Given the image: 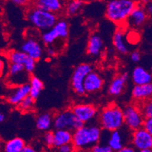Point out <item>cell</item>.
Wrapping results in <instances>:
<instances>
[{
    "instance_id": "obj_1",
    "label": "cell",
    "mask_w": 152,
    "mask_h": 152,
    "mask_svg": "<svg viewBox=\"0 0 152 152\" xmlns=\"http://www.w3.org/2000/svg\"><path fill=\"white\" fill-rule=\"evenodd\" d=\"M102 129L98 125L85 126L73 132L72 144L75 151H90L95 145L99 143L102 135Z\"/></svg>"
},
{
    "instance_id": "obj_28",
    "label": "cell",
    "mask_w": 152,
    "mask_h": 152,
    "mask_svg": "<svg viewBox=\"0 0 152 152\" xmlns=\"http://www.w3.org/2000/svg\"><path fill=\"white\" fill-rule=\"evenodd\" d=\"M84 2L83 0H71L66 7L65 12L69 16H73L78 13L82 9Z\"/></svg>"
},
{
    "instance_id": "obj_17",
    "label": "cell",
    "mask_w": 152,
    "mask_h": 152,
    "mask_svg": "<svg viewBox=\"0 0 152 152\" xmlns=\"http://www.w3.org/2000/svg\"><path fill=\"white\" fill-rule=\"evenodd\" d=\"M63 0H34V7L58 14L63 9Z\"/></svg>"
},
{
    "instance_id": "obj_23",
    "label": "cell",
    "mask_w": 152,
    "mask_h": 152,
    "mask_svg": "<svg viewBox=\"0 0 152 152\" xmlns=\"http://www.w3.org/2000/svg\"><path fill=\"white\" fill-rule=\"evenodd\" d=\"M54 144L53 148H58L64 144L72 142L73 132L67 129H55L53 132Z\"/></svg>"
},
{
    "instance_id": "obj_37",
    "label": "cell",
    "mask_w": 152,
    "mask_h": 152,
    "mask_svg": "<svg viewBox=\"0 0 152 152\" xmlns=\"http://www.w3.org/2000/svg\"><path fill=\"white\" fill-rule=\"evenodd\" d=\"M10 1L12 3L18 5V6H23V5H27L29 2V0H10Z\"/></svg>"
},
{
    "instance_id": "obj_41",
    "label": "cell",
    "mask_w": 152,
    "mask_h": 152,
    "mask_svg": "<svg viewBox=\"0 0 152 152\" xmlns=\"http://www.w3.org/2000/svg\"><path fill=\"white\" fill-rule=\"evenodd\" d=\"M35 149H34V147H32L30 145H24V147L22 149L21 152H34L35 151Z\"/></svg>"
},
{
    "instance_id": "obj_32",
    "label": "cell",
    "mask_w": 152,
    "mask_h": 152,
    "mask_svg": "<svg viewBox=\"0 0 152 152\" xmlns=\"http://www.w3.org/2000/svg\"><path fill=\"white\" fill-rule=\"evenodd\" d=\"M92 152H111L112 150L109 147L107 144H104V142H99L93 146L91 149Z\"/></svg>"
},
{
    "instance_id": "obj_20",
    "label": "cell",
    "mask_w": 152,
    "mask_h": 152,
    "mask_svg": "<svg viewBox=\"0 0 152 152\" xmlns=\"http://www.w3.org/2000/svg\"><path fill=\"white\" fill-rule=\"evenodd\" d=\"M132 98L135 100L143 102L150 99L152 95L151 83L144 85H135L132 92Z\"/></svg>"
},
{
    "instance_id": "obj_10",
    "label": "cell",
    "mask_w": 152,
    "mask_h": 152,
    "mask_svg": "<svg viewBox=\"0 0 152 152\" xmlns=\"http://www.w3.org/2000/svg\"><path fill=\"white\" fill-rule=\"evenodd\" d=\"M131 141L132 147L139 151L144 149L152 148V134L146 131L142 127L133 130Z\"/></svg>"
},
{
    "instance_id": "obj_43",
    "label": "cell",
    "mask_w": 152,
    "mask_h": 152,
    "mask_svg": "<svg viewBox=\"0 0 152 152\" xmlns=\"http://www.w3.org/2000/svg\"><path fill=\"white\" fill-rule=\"evenodd\" d=\"M151 0H139V3H142L143 5L148 3V2H150Z\"/></svg>"
},
{
    "instance_id": "obj_6",
    "label": "cell",
    "mask_w": 152,
    "mask_h": 152,
    "mask_svg": "<svg viewBox=\"0 0 152 152\" xmlns=\"http://www.w3.org/2000/svg\"><path fill=\"white\" fill-rule=\"evenodd\" d=\"M85 124L77 118L71 109L63 110L53 119V126L55 129H63L74 132L76 129L82 127Z\"/></svg>"
},
{
    "instance_id": "obj_11",
    "label": "cell",
    "mask_w": 152,
    "mask_h": 152,
    "mask_svg": "<svg viewBox=\"0 0 152 152\" xmlns=\"http://www.w3.org/2000/svg\"><path fill=\"white\" fill-rule=\"evenodd\" d=\"M72 112L77 119L83 124L89 123L96 117L98 109L95 106L90 104H79L71 108Z\"/></svg>"
},
{
    "instance_id": "obj_19",
    "label": "cell",
    "mask_w": 152,
    "mask_h": 152,
    "mask_svg": "<svg viewBox=\"0 0 152 152\" xmlns=\"http://www.w3.org/2000/svg\"><path fill=\"white\" fill-rule=\"evenodd\" d=\"M113 44L116 50L120 54L126 55L129 52L125 33L122 29H117L113 37Z\"/></svg>"
},
{
    "instance_id": "obj_35",
    "label": "cell",
    "mask_w": 152,
    "mask_h": 152,
    "mask_svg": "<svg viewBox=\"0 0 152 152\" xmlns=\"http://www.w3.org/2000/svg\"><path fill=\"white\" fill-rule=\"evenodd\" d=\"M57 149L58 151L60 152H72L75 151V148H74L72 142H70V143L64 144V145H63L58 148Z\"/></svg>"
},
{
    "instance_id": "obj_27",
    "label": "cell",
    "mask_w": 152,
    "mask_h": 152,
    "mask_svg": "<svg viewBox=\"0 0 152 152\" xmlns=\"http://www.w3.org/2000/svg\"><path fill=\"white\" fill-rule=\"evenodd\" d=\"M25 142L21 138L15 137L5 142L4 151L5 152H21Z\"/></svg>"
},
{
    "instance_id": "obj_12",
    "label": "cell",
    "mask_w": 152,
    "mask_h": 152,
    "mask_svg": "<svg viewBox=\"0 0 152 152\" xmlns=\"http://www.w3.org/2000/svg\"><path fill=\"white\" fill-rule=\"evenodd\" d=\"M148 18V15L146 12L143 4L138 3L126 19V23L129 27L138 29L145 24V23L147 21Z\"/></svg>"
},
{
    "instance_id": "obj_42",
    "label": "cell",
    "mask_w": 152,
    "mask_h": 152,
    "mask_svg": "<svg viewBox=\"0 0 152 152\" xmlns=\"http://www.w3.org/2000/svg\"><path fill=\"white\" fill-rule=\"evenodd\" d=\"M5 118H6V115H5V112L0 110V124H2L5 121Z\"/></svg>"
},
{
    "instance_id": "obj_39",
    "label": "cell",
    "mask_w": 152,
    "mask_h": 152,
    "mask_svg": "<svg viewBox=\"0 0 152 152\" xmlns=\"http://www.w3.org/2000/svg\"><path fill=\"white\" fill-rule=\"evenodd\" d=\"M135 148H134L132 146L129 145H124V147L121 148V150L120 151L121 152H134L135 151Z\"/></svg>"
},
{
    "instance_id": "obj_31",
    "label": "cell",
    "mask_w": 152,
    "mask_h": 152,
    "mask_svg": "<svg viewBox=\"0 0 152 152\" xmlns=\"http://www.w3.org/2000/svg\"><path fill=\"white\" fill-rule=\"evenodd\" d=\"M9 66V61L6 56L0 55V80L6 76Z\"/></svg>"
},
{
    "instance_id": "obj_29",
    "label": "cell",
    "mask_w": 152,
    "mask_h": 152,
    "mask_svg": "<svg viewBox=\"0 0 152 152\" xmlns=\"http://www.w3.org/2000/svg\"><path fill=\"white\" fill-rule=\"evenodd\" d=\"M34 102H35V99H34L33 98L30 96V95H27V97H25L20 103L18 104V108L20 109L22 111H29V110H31L33 108L34 105Z\"/></svg>"
},
{
    "instance_id": "obj_38",
    "label": "cell",
    "mask_w": 152,
    "mask_h": 152,
    "mask_svg": "<svg viewBox=\"0 0 152 152\" xmlns=\"http://www.w3.org/2000/svg\"><path fill=\"white\" fill-rule=\"evenodd\" d=\"M144 7H145V9L146 12L148 15H151L152 14V4L151 2H148V3L145 4L144 5Z\"/></svg>"
},
{
    "instance_id": "obj_8",
    "label": "cell",
    "mask_w": 152,
    "mask_h": 152,
    "mask_svg": "<svg viewBox=\"0 0 152 152\" xmlns=\"http://www.w3.org/2000/svg\"><path fill=\"white\" fill-rule=\"evenodd\" d=\"M93 70L92 66L89 64L83 63L77 66L71 77V86L74 92L79 95H83L85 90L83 82L85 77L89 72Z\"/></svg>"
},
{
    "instance_id": "obj_36",
    "label": "cell",
    "mask_w": 152,
    "mask_h": 152,
    "mask_svg": "<svg viewBox=\"0 0 152 152\" xmlns=\"http://www.w3.org/2000/svg\"><path fill=\"white\" fill-rule=\"evenodd\" d=\"M130 59L132 60V61L133 62H139L141 59V55L139 52L137 51H135V52H132L130 55Z\"/></svg>"
},
{
    "instance_id": "obj_26",
    "label": "cell",
    "mask_w": 152,
    "mask_h": 152,
    "mask_svg": "<svg viewBox=\"0 0 152 152\" xmlns=\"http://www.w3.org/2000/svg\"><path fill=\"white\" fill-rule=\"evenodd\" d=\"M30 95L34 99H38L41 92L43 89V83L40 79L35 76H30Z\"/></svg>"
},
{
    "instance_id": "obj_44",
    "label": "cell",
    "mask_w": 152,
    "mask_h": 152,
    "mask_svg": "<svg viewBox=\"0 0 152 152\" xmlns=\"http://www.w3.org/2000/svg\"><path fill=\"white\" fill-rule=\"evenodd\" d=\"M151 149H144V150L141 151V152H151Z\"/></svg>"
},
{
    "instance_id": "obj_3",
    "label": "cell",
    "mask_w": 152,
    "mask_h": 152,
    "mask_svg": "<svg viewBox=\"0 0 152 152\" xmlns=\"http://www.w3.org/2000/svg\"><path fill=\"white\" fill-rule=\"evenodd\" d=\"M137 4V0H111L106 7V18L116 24L126 23Z\"/></svg>"
},
{
    "instance_id": "obj_5",
    "label": "cell",
    "mask_w": 152,
    "mask_h": 152,
    "mask_svg": "<svg viewBox=\"0 0 152 152\" xmlns=\"http://www.w3.org/2000/svg\"><path fill=\"white\" fill-rule=\"evenodd\" d=\"M68 23L64 20H58L53 27L43 31L42 34V40L45 45H52L58 41L66 39L68 37Z\"/></svg>"
},
{
    "instance_id": "obj_34",
    "label": "cell",
    "mask_w": 152,
    "mask_h": 152,
    "mask_svg": "<svg viewBox=\"0 0 152 152\" xmlns=\"http://www.w3.org/2000/svg\"><path fill=\"white\" fill-rule=\"evenodd\" d=\"M142 127L151 134H152V117H147L143 121Z\"/></svg>"
},
{
    "instance_id": "obj_16",
    "label": "cell",
    "mask_w": 152,
    "mask_h": 152,
    "mask_svg": "<svg viewBox=\"0 0 152 152\" xmlns=\"http://www.w3.org/2000/svg\"><path fill=\"white\" fill-rule=\"evenodd\" d=\"M129 80V74L124 73L114 77L110 82L108 87V92L112 96L117 97L123 93L125 89L126 84Z\"/></svg>"
},
{
    "instance_id": "obj_25",
    "label": "cell",
    "mask_w": 152,
    "mask_h": 152,
    "mask_svg": "<svg viewBox=\"0 0 152 152\" xmlns=\"http://www.w3.org/2000/svg\"><path fill=\"white\" fill-rule=\"evenodd\" d=\"M7 58L9 60V63L20 64L22 65H25L29 61L31 58L29 57L28 55L21 50H12L8 52L7 54Z\"/></svg>"
},
{
    "instance_id": "obj_22",
    "label": "cell",
    "mask_w": 152,
    "mask_h": 152,
    "mask_svg": "<svg viewBox=\"0 0 152 152\" xmlns=\"http://www.w3.org/2000/svg\"><path fill=\"white\" fill-rule=\"evenodd\" d=\"M132 82L135 85L151 83L152 77L150 72L142 67H136L132 71Z\"/></svg>"
},
{
    "instance_id": "obj_40",
    "label": "cell",
    "mask_w": 152,
    "mask_h": 152,
    "mask_svg": "<svg viewBox=\"0 0 152 152\" xmlns=\"http://www.w3.org/2000/svg\"><path fill=\"white\" fill-rule=\"evenodd\" d=\"M56 50L54 49V47H52V45H49V47L47 48V54L49 55V56H54V55H56Z\"/></svg>"
},
{
    "instance_id": "obj_9",
    "label": "cell",
    "mask_w": 152,
    "mask_h": 152,
    "mask_svg": "<svg viewBox=\"0 0 152 152\" xmlns=\"http://www.w3.org/2000/svg\"><path fill=\"white\" fill-rule=\"evenodd\" d=\"M6 76L7 80L12 86L27 83L30 78V74L26 71L23 65L15 63L9 64Z\"/></svg>"
},
{
    "instance_id": "obj_24",
    "label": "cell",
    "mask_w": 152,
    "mask_h": 152,
    "mask_svg": "<svg viewBox=\"0 0 152 152\" xmlns=\"http://www.w3.org/2000/svg\"><path fill=\"white\" fill-rule=\"evenodd\" d=\"M54 116L50 113H43L41 114L36 119V126L37 128L40 131L46 132L51 129L53 126Z\"/></svg>"
},
{
    "instance_id": "obj_14",
    "label": "cell",
    "mask_w": 152,
    "mask_h": 152,
    "mask_svg": "<svg viewBox=\"0 0 152 152\" xmlns=\"http://www.w3.org/2000/svg\"><path fill=\"white\" fill-rule=\"evenodd\" d=\"M30 95V84L28 83L21 85L15 86L7 95V102L12 105H18V104L27 95Z\"/></svg>"
},
{
    "instance_id": "obj_21",
    "label": "cell",
    "mask_w": 152,
    "mask_h": 152,
    "mask_svg": "<svg viewBox=\"0 0 152 152\" xmlns=\"http://www.w3.org/2000/svg\"><path fill=\"white\" fill-rule=\"evenodd\" d=\"M122 132L121 129L109 132V137L107 139V144L112 150V151H120L125 145Z\"/></svg>"
},
{
    "instance_id": "obj_18",
    "label": "cell",
    "mask_w": 152,
    "mask_h": 152,
    "mask_svg": "<svg viewBox=\"0 0 152 152\" xmlns=\"http://www.w3.org/2000/svg\"><path fill=\"white\" fill-rule=\"evenodd\" d=\"M104 44L102 37L99 34H94L89 37L87 44V53L91 56H99L103 49Z\"/></svg>"
},
{
    "instance_id": "obj_7",
    "label": "cell",
    "mask_w": 152,
    "mask_h": 152,
    "mask_svg": "<svg viewBox=\"0 0 152 152\" xmlns=\"http://www.w3.org/2000/svg\"><path fill=\"white\" fill-rule=\"evenodd\" d=\"M124 125L130 130H135L142 127L145 117L142 115L139 107L134 104L126 105L123 109Z\"/></svg>"
},
{
    "instance_id": "obj_13",
    "label": "cell",
    "mask_w": 152,
    "mask_h": 152,
    "mask_svg": "<svg viewBox=\"0 0 152 152\" xmlns=\"http://www.w3.org/2000/svg\"><path fill=\"white\" fill-rule=\"evenodd\" d=\"M21 51L37 61L42 58L43 54L42 46L39 42L34 38L27 39L22 44Z\"/></svg>"
},
{
    "instance_id": "obj_33",
    "label": "cell",
    "mask_w": 152,
    "mask_h": 152,
    "mask_svg": "<svg viewBox=\"0 0 152 152\" xmlns=\"http://www.w3.org/2000/svg\"><path fill=\"white\" fill-rule=\"evenodd\" d=\"M43 142L48 148H53L54 144V136L53 132L52 131H46L44 134Z\"/></svg>"
},
{
    "instance_id": "obj_2",
    "label": "cell",
    "mask_w": 152,
    "mask_h": 152,
    "mask_svg": "<svg viewBox=\"0 0 152 152\" xmlns=\"http://www.w3.org/2000/svg\"><path fill=\"white\" fill-rule=\"evenodd\" d=\"M99 122L102 130L111 132L121 129L124 126L123 109L116 104H110L101 110Z\"/></svg>"
},
{
    "instance_id": "obj_4",
    "label": "cell",
    "mask_w": 152,
    "mask_h": 152,
    "mask_svg": "<svg viewBox=\"0 0 152 152\" xmlns=\"http://www.w3.org/2000/svg\"><path fill=\"white\" fill-rule=\"evenodd\" d=\"M27 18L32 25L41 31H45L58 21L57 14L34 7L27 12Z\"/></svg>"
},
{
    "instance_id": "obj_30",
    "label": "cell",
    "mask_w": 152,
    "mask_h": 152,
    "mask_svg": "<svg viewBox=\"0 0 152 152\" xmlns=\"http://www.w3.org/2000/svg\"><path fill=\"white\" fill-rule=\"evenodd\" d=\"M142 115L145 118L152 117V103L150 99L142 102V106H139Z\"/></svg>"
},
{
    "instance_id": "obj_15",
    "label": "cell",
    "mask_w": 152,
    "mask_h": 152,
    "mask_svg": "<svg viewBox=\"0 0 152 152\" xmlns=\"http://www.w3.org/2000/svg\"><path fill=\"white\" fill-rule=\"evenodd\" d=\"M103 84L102 76L97 72L92 70L86 76L84 80L83 88L85 93H94L101 90Z\"/></svg>"
}]
</instances>
